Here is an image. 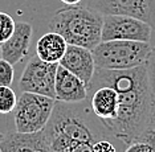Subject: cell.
Returning <instances> with one entry per match:
<instances>
[{
  "instance_id": "1",
  "label": "cell",
  "mask_w": 155,
  "mask_h": 152,
  "mask_svg": "<svg viewBox=\"0 0 155 152\" xmlns=\"http://www.w3.org/2000/svg\"><path fill=\"white\" fill-rule=\"evenodd\" d=\"M101 86L113 87L118 93V115L115 121L105 126L106 131L126 144L137 142L146 126L153 99L146 66L125 70L96 68L87 91Z\"/></svg>"
},
{
  "instance_id": "2",
  "label": "cell",
  "mask_w": 155,
  "mask_h": 152,
  "mask_svg": "<svg viewBox=\"0 0 155 152\" xmlns=\"http://www.w3.org/2000/svg\"><path fill=\"white\" fill-rule=\"evenodd\" d=\"M44 131L48 136L51 152H73L80 147L93 146L104 140L107 132L91 107L81 102L65 103L58 101H56Z\"/></svg>"
},
{
  "instance_id": "3",
  "label": "cell",
  "mask_w": 155,
  "mask_h": 152,
  "mask_svg": "<svg viewBox=\"0 0 155 152\" xmlns=\"http://www.w3.org/2000/svg\"><path fill=\"white\" fill-rule=\"evenodd\" d=\"M104 16L86 5H69L57 11L49 20V29L61 34L68 45L93 50L102 41Z\"/></svg>"
},
{
  "instance_id": "4",
  "label": "cell",
  "mask_w": 155,
  "mask_h": 152,
  "mask_svg": "<svg viewBox=\"0 0 155 152\" xmlns=\"http://www.w3.org/2000/svg\"><path fill=\"white\" fill-rule=\"evenodd\" d=\"M150 52L149 42L129 40L101 41L91 50L96 68L107 70H125L144 65Z\"/></svg>"
},
{
  "instance_id": "5",
  "label": "cell",
  "mask_w": 155,
  "mask_h": 152,
  "mask_svg": "<svg viewBox=\"0 0 155 152\" xmlns=\"http://www.w3.org/2000/svg\"><path fill=\"white\" fill-rule=\"evenodd\" d=\"M56 99L35 93H21L15 107V128L17 132L32 134L45 128L52 116Z\"/></svg>"
},
{
  "instance_id": "6",
  "label": "cell",
  "mask_w": 155,
  "mask_h": 152,
  "mask_svg": "<svg viewBox=\"0 0 155 152\" xmlns=\"http://www.w3.org/2000/svg\"><path fill=\"white\" fill-rule=\"evenodd\" d=\"M58 63H49L35 56L27 62L19 81L21 93H35L56 99V74Z\"/></svg>"
},
{
  "instance_id": "7",
  "label": "cell",
  "mask_w": 155,
  "mask_h": 152,
  "mask_svg": "<svg viewBox=\"0 0 155 152\" xmlns=\"http://www.w3.org/2000/svg\"><path fill=\"white\" fill-rule=\"evenodd\" d=\"M153 31L154 29L150 24L137 17L125 15H105L101 40H129L149 42Z\"/></svg>"
},
{
  "instance_id": "8",
  "label": "cell",
  "mask_w": 155,
  "mask_h": 152,
  "mask_svg": "<svg viewBox=\"0 0 155 152\" xmlns=\"http://www.w3.org/2000/svg\"><path fill=\"white\" fill-rule=\"evenodd\" d=\"M86 7L105 15L133 16L155 29V0H86Z\"/></svg>"
},
{
  "instance_id": "9",
  "label": "cell",
  "mask_w": 155,
  "mask_h": 152,
  "mask_svg": "<svg viewBox=\"0 0 155 152\" xmlns=\"http://www.w3.org/2000/svg\"><path fill=\"white\" fill-rule=\"evenodd\" d=\"M33 28L29 23L19 21L15 25L12 36L0 44V56L12 65L20 63L29 53Z\"/></svg>"
},
{
  "instance_id": "10",
  "label": "cell",
  "mask_w": 155,
  "mask_h": 152,
  "mask_svg": "<svg viewBox=\"0 0 155 152\" xmlns=\"http://www.w3.org/2000/svg\"><path fill=\"white\" fill-rule=\"evenodd\" d=\"M58 65L78 77L87 86L96 72V62L91 50L77 45H68L64 57L61 58Z\"/></svg>"
},
{
  "instance_id": "11",
  "label": "cell",
  "mask_w": 155,
  "mask_h": 152,
  "mask_svg": "<svg viewBox=\"0 0 155 152\" xmlns=\"http://www.w3.org/2000/svg\"><path fill=\"white\" fill-rule=\"evenodd\" d=\"M0 152H51L44 130L32 134L8 132L0 142Z\"/></svg>"
},
{
  "instance_id": "12",
  "label": "cell",
  "mask_w": 155,
  "mask_h": 152,
  "mask_svg": "<svg viewBox=\"0 0 155 152\" xmlns=\"http://www.w3.org/2000/svg\"><path fill=\"white\" fill-rule=\"evenodd\" d=\"M56 101L65 103H78L87 99V85L78 77L58 65L56 74Z\"/></svg>"
},
{
  "instance_id": "13",
  "label": "cell",
  "mask_w": 155,
  "mask_h": 152,
  "mask_svg": "<svg viewBox=\"0 0 155 152\" xmlns=\"http://www.w3.org/2000/svg\"><path fill=\"white\" fill-rule=\"evenodd\" d=\"M89 106L101 123L107 126L117 119L118 115V93L113 87L101 86L89 91Z\"/></svg>"
},
{
  "instance_id": "14",
  "label": "cell",
  "mask_w": 155,
  "mask_h": 152,
  "mask_svg": "<svg viewBox=\"0 0 155 152\" xmlns=\"http://www.w3.org/2000/svg\"><path fill=\"white\" fill-rule=\"evenodd\" d=\"M68 42L61 34L56 32H48L38 38L36 44V56L49 63H58L64 57Z\"/></svg>"
},
{
  "instance_id": "15",
  "label": "cell",
  "mask_w": 155,
  "mask_h": 152,
  "mask_svg": "<svg viewBox=\"0 0 155 152\" xmlns=\"http://www.w3.org/2000/svg\"><path fill=\"white\" fill-rule=\"evenodd\" d=\"M137 142H143V143L150 144L155 152V97L154 95H153V99H151L150 112H149L146 126H144L139 137L137 139Z\"/></svg>"
},
{
  "instance_id": "16",
  "label": "cell",
  "mask_w": 155,
  "mask_h": 152,
  "mask_svg": "<svg viewBox=\"0 0 155 152\" xmlns=\"http://www.w3.org/2000/svg\"><path fill=\"white\" fill-rule=\"evenodd\" d=\"M17 103L16 93L11 86H0V114H9L15 110Z\"/></svg>"
},
{
  "instance_id": "17",
  "label": "cell",
  "mask_w": 155,
  "mask_h": 152,
  "mask_svg": "<svg viewBox=\"0 0 155 152\" xmlns=\"http://www.w3.org/2000/svg\"><path fill=\"white\" fill-rule=\"evenodd\" d=\"M16 23L8 13L0 12V44L7 41L12 36L13 31H15Z\"/></svg>"
},
{
  "instance_id": "18",
  "label": "cell",
  "mask_w": 155,
  "mask_h": 152,
  "mask_svg": "<svg viewBox=\"0 0 155 152\" xmlns=\"http://www.w3.org/2000/svg\"><path fill=\"white\" fill-rule=\"evenodd\" d=\"M15 77V69L13 65L0 58V86H11Z\"/></svg>"
},
{
  "instance_id": "19",
  "label": "cell",
  "mask_w": 155,
  "mask_h": 152,
  "mask_svg": "<svg viewBox=\"0 0 155 152\" xmlns=\"http://www.w3.org/2000/svg\"><path fill=\"white\" fill-rule=\"evenodd\" d=\"M144 66H146L147 79H149L151 94L155 97V47L151 48V52L146 60V62H144Z\"/></svg>"
},
{
  "instance_id": "20",
  "label": "cell",
  "mask_w": 155,
  "mask_h": 152,
  "mask_svg": "<svg viewBox=\"0 0 155 152\" xmlns=\"http://www.w3.org/2000/svg\"><path fill=\"white\" fill-rule=\"evenodd\" d=\"M125 152H154L153 147L147 143L143 142H134L131 144H129L127 150Z\"/></svg>"
},
{
  "instance_id": "21",
  "label": "cell",
  "mask_w": 155,
  "mask_h": 152,
  "mask_svg": "<svg viewBox=\"0 0 155 152\" xmlns=\"http://www.w3.org/2000/svg\"><path fill=\"white\" fill-rule=\"evenodd\" d=\"M91 152H115V148L111 143L107 140H100V142L94 143L91 147Z\"/></svg>"
},
{
  "instance_id": "22",
  "label": "cell",
  "mask_w": 155,
  "mask_h": 152,
  "mask_svg": "<svg viewBox=\"0 0 155 152\" xmlns=\"http://www.w3.org/2000/svg\"><path fill=\"white\" fill-rule=\"evenodd\" d=\"M62 3H65V4H68V5H77L78 3H81L82 0H61Z\"/></svg>"
},
{
  "instance_id": "23",
  "label": "cell",
  "mask_w": 155,
  "mask_h": 152,
  "mask_svg": "<svg viewBox=\"0 0 155 152\" xmlns=\"http://www.w3.org/2000/svg\"><path fill=\"white\" fill-rule=\"evenodd\" d=\"M3 136H4V134H2V132H0V142H2V139H3Z\"/></svg>"
}]
</instances>
